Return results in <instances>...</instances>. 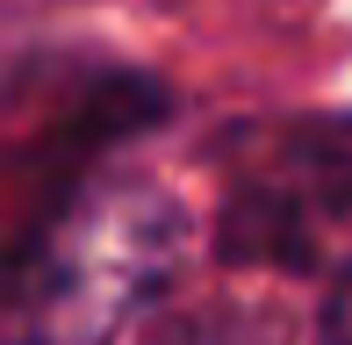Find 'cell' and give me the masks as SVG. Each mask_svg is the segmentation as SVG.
<instances>
[{
  "label": "cell",
  "instance_id": "cell-1",
  "mask_svg": "<svg viewBox=\"0 0 352 345\" xmlns=\"http://www.w3.org/2000/svg\"><path fill=\"white\" fill-rule=\"evenodd\" d=\"M180 209L137 180L72 194L29 230L14 259V345H94L173 274Z\"/></svg>",
  "mask_w": 352,
  "mask_h": 345
},
{
  "label": "cell",
  "instance_id": "cell-2",
  "mask_svg": "<svg viewBox=\"0 0 352 345\" xmlns=\"http://www.w3.org/2000/svg\"><path fill=\"white\" fill-rule=\"evenodd\" d=\"M324 338L331 345H352V266L331 280V295H324Z\"/></svg>",
  "mask_w": 352,
  "mask_h": 345
}]
</instances>
